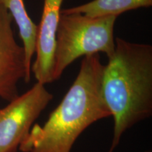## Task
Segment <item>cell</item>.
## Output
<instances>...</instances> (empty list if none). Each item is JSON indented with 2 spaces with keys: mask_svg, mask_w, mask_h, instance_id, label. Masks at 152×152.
Returning <instances> with one entry per match:
<instances>
[{
  "mask_svg": "<svg viewBox=\"0 0 152 152\" xmlns=\"http://www.w3.org/2000/svg\"><path fill=\"white\" fill-rule=\"evenodd\" d=\"M64 0H44L42 14L37 26L36 36V58L31 66L37 83L47 85L54 82V54L56 32L59 23Z\"/></svg>",
  "mask_w": 152,
  "mask_h": 152,
  "instance_id": "8992f818",
  "label": "cell"
},
{
  "mask_svg": "<svg viewBox=\"0 0 152 152\" xmlns=\"http://www.w3.org/2000/svg\"><path fill=\"white\" fill-rule=\"evenodd\" d=\"M118 16H86L61 14L56 32L54 81L61 78L68 66L82 56L104 53L109 58L115 49L114 26Z\"/></svg>",
  "mask_w": 152,
  "mask_h": 152,
  "instance_id": "3957f363",
  "label": "cell"
},
{
  "mask_svg": "<svg viewBox=\"0 0 152 152\" xmlns=\"http://www.w3.org/2000/svg\"><path fill=\"white\" fill-rule=\"evenodd\" d=\"M152 7V0H92L84 4L61 9V14H80L86 16L118 17L123 13Z\"/></svg>",
  "mask_w": 152,
  "mask_h": 152,
  "instance_id": "ba28073f",
  "label": "cell"
},
{
  "mask_svg": "<svg viewBox=\"0 0 152 152\" xmlns=\"http://www.w3.org/2000/svg\"><path fill=\"white\" fill-rule=\"evenodd\" d=\"M104 65L102 94L113 118L109 152L124 133L152 115V46L115 38V49Z\"/></svg>",
  "mask_w": 152,
  "mask_h": 152,
  "instance_id": "7a4b0ae2",
  "label": "cell"
},
{
  "mask_svg": "<svg viewBox=\"0 0 152 152\" xmlns=\"http://www.w3.org/2000/svg\"><path fill=\"white\" fill-rule=\"evenodd\" d=\"M145 152H151V151H145Z\"/></svg>",
  "mask_w": 152,
  "mask_h": 152,
  "instance_id": "9c48e42d",
  "label": "cell"
},
{
  "mask_svg": "<svg viewBox=\"0 0 152 152\" xmlns=\"http://www.w3.org/2000/svg\"><path fill=\"white\" fill-rule=\"evenodd\" d=\"M53 98L45 85L37 82L29 90L0 109V152H17Z\"/></svg>",
  "mask_w": 152,
  "mask_h": 152,
  "instance_id": "277c9868",
  "label": "cell"
},
{
  "mask_svg": "<svg viewBox=\"0 0 152 152\" xmlns=\"http://www.w3.org/2000/svg\"><path fill=\"white\" fill-rule=\"evenodd\" d=\"M10 13L0 4V98L10 102L18 96L20 80L30 81L23 47L17 42Z\"/></svg>",
  "mask_w": 152,
  "mask_h": 152,
  "instance_id": "5b68a950",
  "label": "cell"
},
{
  "mask_svg": "<svg viewBox=\"0 0 152 152\" xmlns=\"http://www.w3.org/2000/svg\"><path fill=\"white\" fill-rule=\"evenodd\" d=\"M104 65L99 54L83 57L77 77L43 125L32 127L19 147L23 152H71L80 135L111 116L102 94Z\"/></svg>",
  "mask_w": 152,
  "mask_h": 152,
  "instance_id": "6da1fadb",
  "label": "cell"
},
{
  "mask_svg": "<svg viewBox=\"0 0 152 152\" xmlns=\"http://www.w3.org/2000/svg\"><path fill=\"white\" fill-rule=\"evenodd\" d=\"M0 4L10 13L18 27L25 52L26 70L31 77L32 59L35 52L37 26L28 15L24 0H0Z\"/></svg>",
  "mask_w": 152,
  "mask_h": 152,
  "instance_id": "52a82bcc",
  "label": "cell"
}]
</instances>
